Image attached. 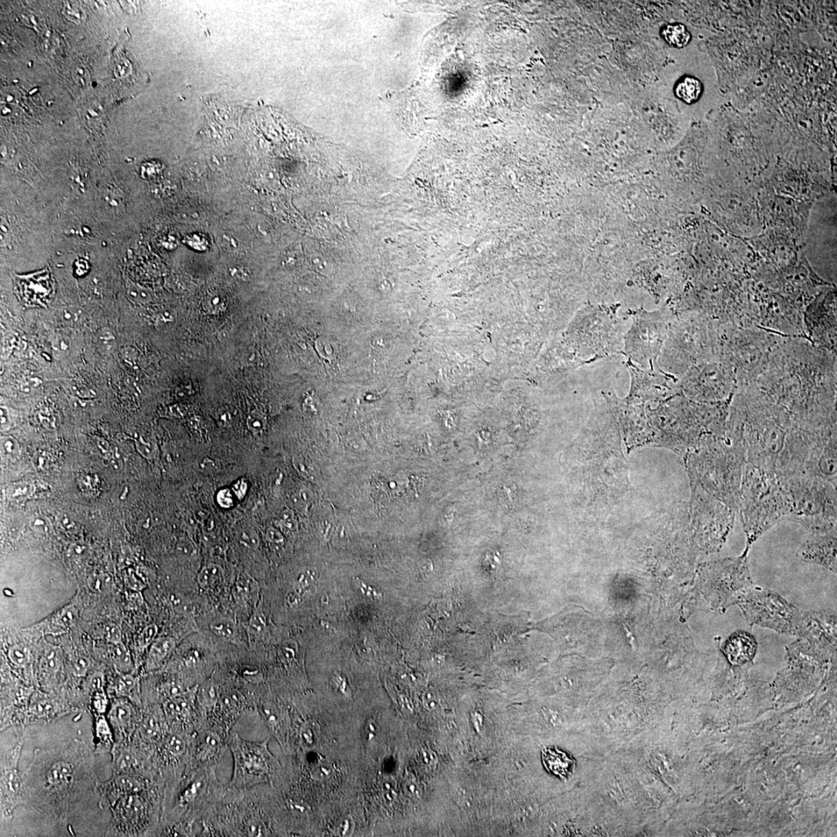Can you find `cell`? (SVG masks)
I'll return each mask as SVG.
<instances>
[{"label":"cell","mask_w":837,"mask_h":837,"mask_svg":"<svg viewBox=\"0 0 837 837\" xmlns=\"http://www.w3.org/2000/svg\"><path fill=\"white\" fill-rule=\"evenodd\" d=\"M583 757L578 762L573 755L556 747L545 748L541 753L546 771L564 782H569L574 778L579 783L580 767Z\"/></svg>","instance_id":"obj_22"},{"label":"cell","mask_w":837,"mask_h":837,"mask_svg":"<svg viewBox=\"0 0 837 837\" xmlns=\"http://www.w3.org/2000/svg\"><path fill=\"white\" fill-rule=\"evenodd\" d=\"M21 743L13 750L8 763L2 768L1 790L2 796L10 801L17 799L20 789V780L17 771V762L20 753Z\"/></svg>","instance_id":"obj_25"},{"label":"cell","mask_w":837,"mask_h":837,"mask_svg":"<svg viewBox=\"0 0 837 837\" xmlns=\"http://www.w3.org/2000/svg\"><path fill=\"white\" fill-rule=\"evenodd\" d=\"M95 706L99 712L104 711L106 706V701L103 694H101L95 701Z\"/></svg>","instance_id":"obj_53"},{"label":"cell","mask_w":837,"mask_h":837,"mask_svg":"<svg viewBox=\"0 0 837 837\" xmlns=\"http://www.w3.org/2000/svg\"><path fill=\"white\" fill-rule=\"evenodd\" d=\"M836 196L822 197L812 208L806 237L805 254L814 270L827 279L836 275Z\"/></svg>","instance_id":"obj_12"},{"label":"cell","mask_w":837,"mask_h":837,"mask_svg":"<svg viewBox=\"0 0 837 837\" xmlns=\"http://www.w3.org/2000/svg\"><path fill=\"white\" fill-rule=\"evenodd\" d=\"M74 771V765L69 762H54L47 771L45 788L54 793L72 788L75 778Z\"/></svg>","instance_id":"obj_23"},{"label":"cell","mask_w":837,"mask_h":837,"mask_svg":"<svg viewBox=\"0 0 837 837\" xmlns=\"http://www.w3.org/2000/svg\"><path fill=\"white\" fill-rule=\"evenodd\" d=\"M240 541L247 546V547H256L258 545V538L255 535L254 532L251 530L246 529L241 532Z\"/></svg>","instance_id":"obj_47"},{"label":"cell","mask_w":837,"mask_h":837,"mask_svg":"<svg viewBox=\"0 0 837 837\" xmlns=\"http://www.w3.org/2000/svg\"><path fill=\"white\" fill-rule=\"evenodd\" d=\"M578 784L636 836L658 834L660 824L641 780L633 764L619 751L604 757H583Z\"/></svg>","instance_id":"obj_2"},{"label":"cell","mask_w":837,"mask_h":837,"mask_svg":"<svg viewBox=\"0 0 837 837\" xmlns=\"http://www.w3.org/2000/svg\"><path fill=\"white\" fill-rule=\"evenodd\" d=\"M223 578L222 567L218 565L210 564L203 567L198 574L197 583L205 590H214L221 583Z\"/></svg>","instance_id":"obj_32"},{"label":"cell","mask_w":837,"mask_h":837,"mask_svg":"<svg viewBox=\"0 0 837 837\" xmlns=\"http://www.w3.org/2000/svg\"><path fill=\"white\" fill-rule=\"evenodd\" d=\"M209 627L211 633L219 639L235 644L241 643L237 623L230 617H217L210 623Z\"/></svg>","instance_id":"obj_29"},{"label":"cell","mask_w":837,"mask_h":837,"mask_svg":"<svg viewBox=\"0 0 837 837\" xmlns=\"http://www.w3.org/2000/svg\"><path fill=\"white\" fill-rule=\"evenodd\" d=\"M797 556L805 562L824 567L836 574V530L810 534L801 546Z\"/></svg>","instance_id":"obj_19"},{"label":"cell","mask_w":837,"mask_h":837,"mask_svg":"<svg viewBox=\"0 0 837 837\" xmlns=\"http://www.w3.org/2000/svg\"><path fill=\"white\" fill-rule=\"evenodd\" d=\"M266 537L269 542L277 544L282 543L284 540L283 537L279 532L274 528L268 530Z\"/></svg>","instance_id":"obj_50"},{"label":"cell","mask_w":837,"mask_h":837,"mask_svg":"<svg viewBox=\"0 0 837 837\" xmlns=\"http://www.w3.org/2000/svg\"><path fill=\"white\" fill-rule=\"evenodd\" d=\"M17 293L27 307H46L54 292V284L48 268L28 275H14Z\"/></svg>","instance_id":"obj_18"},{"label":"cell","mask_w":837,"mask_h":837,"mask_svg":"<svg viewBox=\"0 0 837 837\" xmlns=\"http://www.w3.org/2000/svg\"><path fill=\"white\" fill-rule=\"evenodd\" d=\"M97 732L98 736H101L102 738L103 737H104V738H108V737L110 736V728L108 725V722H106L104 719H101V720L98 721Z\"/></svg>","instance_id":"obj_51"},{"label":"cell","mask_w":837,"mask_h":837,"mask_svg":"<svg viewBox=\"0 0 837 837\" xmlns=\"http://www.w3.org/2000/svg\"><path fill=\"white\" fill-rule=\"evenodd\" d=\"M354 583H356V585L358 587L361 592H363L365 595H366L367 597L376 598V599H381L382 598V594L381 592L374 590V588H372V586H368L366 583H364L363 581H361L359 578H356V581H354Z\"/></svg>","instance_id":"obj_44"},{"label":"cell","mask_w":837,"mask_h":837,"mask_svg":"<svg viewBox=\"0 0 837 837\" xmlns=\"http://www.w3.org/2000/svg\"><path fill=\"white\" fill-rule=\"evenodd\" d=\"M8 656L10 662L17 666H24L29 661V654L24 648L20 646L10 648Z\"/></svg>","instance_id":"obj_37"},{"label":"cell","mask_w":837,"mask_h":837,"mask_svg":"<svg viewBox=\"0 0 837 837\" xmlns=\"http://www.w3.org/2000/svg\"><path fill=\"white\" fill-rule=\"evenodd\" d=\"M444 662V657L442 655H436L432 657V662H434V664L436 665L441 666Z\"/></svg>","instance_id":"obj_55"},{"label":"cell","mask_w":837,"mask_h":837,"mask_svg":"<svg viewBox=\"0 0 837 837\" xmlns=\"http://www.w3.org/2000/svg\"><path fill=\"white\" fill-rule=\"evenodd\" d=\"M175 647L176 643L172 637H160L155 640L147 653L145 671L151 673L162 669L172 657Z\"/></svg>","instance_id":"obj_24"},{"label":"cell","mask_w":837,"mask_h":837,"mask_svg":"<svg viewBox=\"0 0 837 837\" xmlns=\"http://www.w3.org/2000/svg\"><path fill=\"white\" fill-rule=\"evenodd\" d=\"M115 725L123 729H132L138 722L137 713L130 702L119 700L112 705L110 713Z\"/></svg>","instance_id":"obj_28"},{"label":"cell","mask_w":837,"mask_h":837,"mask_svg":"<svg viewBox=\"0 0 837 837\" xmlns=\"http://www.w3.org/2000/svg\"><path fill=\"white\" fill-rule=\"evenodd\" d=\"M261 785L231 789L212 805L202 821L201 836H268L275 834Z\"/></svg>","instance_id":"obj_7"},{"label":"cell","mask_w":837,"mask_h":837,"mask_svg":"<svg viewBox=\"0 0 837 837\" xmlns=\"http://www.w3.org/2000/svg\"><path fill=\"white\" fill-rule=\"evenodd\" d=\"M245 628L248 641L252 644L267 639L269 635L268 619L261 601L254 610Z\"/></svg>","instance_id":"obj_26"},{"label":"cell","mask_w":837,"mask_h":837,"mask_svg":"<svg viewBox=\"0 0 837 837\" xmlns=\"http://www.w3.org/2000/svg\"><path fill=\"white\" fill-rule=\"evenodd\" d=\"M423 702L428 711H434L438 706V700L435 693L427 692L423 696Z\"/></svg>","instance_id":"obj_49"},{"label":"cell","mask_w":837,"mask_h":837,"mask_svg":"<svg viewBox=\"0 0 837 837\" xmlns=\"http://www.w3.org/2000/svg\"><path fill=\"white\" fill-rule=\"evenodd\" d=\"M342 827H343L342 832V835L343 836L349 835V834H350L351 832L352 829H353L352 820H346L345 821H344Z\"/></svg>","instance_id":"obj_54"},{"label":"cell","mask_w":837,"mask_h":837,"mask_svg":"<svg viewBox=\"0 0 837 837\" xmlns=\"http://www.w3.org/2000/svg\"><path fill=\"white\" fill-rule=\"evenodd\" d=\"M77 616L78 611L73 605H68L59 609L51 618L48 619L44 629L45 633L52 634L66 633Z\"/></svg>","instance_id":"obj_27"},{"label":"cell","mask_w":837,"mask_h":837,"mask_svg":"<svg viewBox=\"0 0 837 837\" xmlns=\"http://www.w3.org/2000/svg\"><path fill=\"white\" fill-rule=\"evenodd\" d=\"M217 500L219 505L226 509L233 507L234 502L233 496L229 489H223L219 492Z\"/></svg>","instance_id":"obj_46"},{"label":"cell","mask_w":837,"mask_h":837,"mask_svg":"<svg viewBox=\"0 0 837 837\" xmlns=\"http://www.w3.org/2000/svg\"><path fill=\"white\" fill-rule=\"evenodd\" d=\"M89 664L85 657H78L73 662V669L75 676H85L89 669Z\"/></svg>","instance_id":"obj_41"},{"label":"cell","mask_w":837,"mask_h":837,"mask_svg":"<svg viewBox=\"0 0 837 837\" xmlns=\"http://www.w3.org/2000/svg\"><path fill=\"white\" fill-rule=\"evenodd\" d=\"M198 685L163 702L170 732L194 733L202 727L196 697Z\"/></svg>","instance_id":"obj_16"},{"label":"cell","mask_w":837,"mask_h":837,"mask_svg":"<svg viewBox=\"0 0 837 837\" xmlns=\"http://www.w3.org/2000/svg\"><path fill=\"white\" fill-rule=\"evenodd\" d=\"M113 646L115 648L112 650V657L117 668L123 673H129L132 669L131 657L129 650L123 643L115 644Z\"/></svg>","instance_id":"obj_35"},{"label":"cell","mask_w":837,"mask_h":837,"mask_svg":"<svg viewBox=\"0 0 837 837\" xmlns=\"http://www.w3.org/2000/svg\"><path fill=\"white\" fill-rule=\"evenodd\" d=\"M720 642L719 648L721 654L730 665L742 667L753 662L758 648L753 635L746 631L738 630L730 635L722 645Z\"/></svg>","instance_id":"obj_21"},{"label":"cell","mask_w":837,"mask_h":837,"mask_svg":"<svg viewBox=\"0 0 837 837\" xmlns=\"http://www.w3.org/2000/svg\"><path fill=\"white\" fill-rule=\"evenodd\" d=\"M224 301L219 296H209L205 300L203 307L210 314H217L224 308Z\"/></svg>","instance_id":"obj_39"},{"label":"cell","mask_w":837,"mask_h":837,"mask_svg":"<svg viewBox=\"0 0 837 837\" xmlns=\"http://www.w3.org/2000/svg\"><path fill=\"white\" fill-rule=\"evenodd\" d=\"M662 37L670 46L683 48L690 43L691 34L682 24L666 25L662 30Z\"/></svg>","instance_id":"obj_31"},{"label":"cell","mask_w":837,"mask_h":837,"mask_svg":"<svg viewBox=\"0 0 837 837\" xmlns=\"http://www.w3.org/2000/svg\"><path fill=\"white\" fill-rule=\"evenodd\" d=\"M117 691L120 696L139 701V679L131 674L124 673V675L119 678Z\"/></svg>","instance_id":"obj_34"},{"label":"cell","mask_w":837,"mask_h":837,"mask_svg":"<svg viewBox=\"0 0 837 837\" xmlns=\"http://www.w3.org/2000/svg\"><path fill=\"white\" fill-rule=\"evenodd\" d=\"M170 733L163 709L158 706L149 708L140 720L138 729L141 753L153 757Z\"/></svg>","instance_id":"obj_20"},{"label":"cell","mask_w":837,"mask_h":837,"mask_svg":"<svg viewBox=\"0 0 837 837\" xmlns=\"http://www.w3.org/2000/svg\"><path fill=\"white\" fill-rule=\"evenodd\" d=\"M662 312L641 310L634 314L633 322L623 338V352L629 361L643 370H653L661 353L671 325Z\"/></svg>","instance_id":"obj_14"},{"label":"cell","mask_w":837,"mask_h":837,"mask_svg":"<svg viewBox=\"0 0 837 837\" xmlns=\"http://www.w3.org/2000/svg\"><path fill=\"white\" fill-rule=\"evenodd\" d=\"M320 738V727L313 721H305L299 730V739L304 749L315 748Z\"/></svg>","instance_id":"obj_33"},{"label":"cell","mask_w":837,"mask_h":837,"mask_svg":"<svg viewBox=\"0 0 837 837\" xmlns=\"http://www.w3.org/2000/svg\"><path fill=\"white\" fill-rule=\"evenodd\" d=\"M159 628L155 624H150L146 627L140 633L138 638L139 646L142 648H145L153 643L157 636Z\"/></svg>","instance_id":"obj_36"},{"label":"cell","mask_w":837,"mask_h":837,"mask_svg":"<svg viewBox=\"0 0 837 837\" xmlns=\"http://www.w3.org/2000/svg\"><path fill=\"white\" fill-rule=\"evenodd\" d=\"M247 425L254 434H258L265 427V417L258 411H253L247 418Z\"/></svg>","instance_id":"obj_38"},{"label":"cell","mask_w":837,"mask_h":837,"mask_svg":"<svg viewBox=\"0 0 837 837\" xmlns=\"http://www.w3.org/2000/svg\"><path fill=\"white\" fill-rule=\"evenodd\" d=\"M45 669L48 671H52L58 669L59 660L57 658L56 652L54 650L50 652L44 658Z\"/></svg>","instance_id":"obj_48"},{"label":"cell","mask_w":837,"mask_h":837,"mask_svg":"<svg viewBox=\"0 0 837 837\" xmlns=\"http://www.w3.org/2000/svg\"><path fill=\"white\" fill-rule=\"evenodd\" d=\"M165 796L164 820L170 834L200 836L202 821L222 798L226 785L219 783L217 768L191 769L169 781Z\"/></svg>","instance_id":"obj_5"},{"label":"cell","mask_w":837,"mask_h":837,"mask_svg":"<svg viewBox=\"0 0 837 837\" xmlns=\"http://www.w3.org/2000/svg\"><path fill=\"white\" fill-rule=\"evenodd\" d=\"M103 683V677L101 673H96L95 675L91 678L90 685L95 690H101Z\"/></svg>","instance_id":"obj_52"},{"label":"cell","mask_w":837,"mask_h":837,"mask_svg":"<svg viewBox=\"0 0 837 837\" xmlns=\"http://www.w3.org/2000/svg\"><path fill=\"white\" fill-rule=\"evenodd\" d=\"M1 439H2V442H1L2 450H3L4 453H6V455L10 456V457L16 456L17 453H18V451H19V448H18L19 446L17 444V442L15 441V439H13L10 437H6V436L2 437Z\"/></svg>","instance_id":"obj_40"},{"label":"cell","mask_w":837,"mask_h":837,"mask_svg":"<svg viewBox=\"0 0 837 837\" xmlns=\"http://www.w3.org/2000/svg\"><path fill=\"white\" fill-rule=\"evenodd\" d=\"M749 552L744 549L738 557L719 558L702 566V581L706 583L702 593L711 610L725 613L755 585L750 572Z\"/></svg>","instance_id":"obj_10"},{"label":"cell","mask_w":837,"mask_h":837,"mask_svg":"<svg viewBox=\"0 0 837 837\" xmlns=\"http://www.w3.org/2000/svg\"><path fill=\"white\" fill-rule=\"evenodd\" d=\"M736 605L751 627L760 626L806 639H820L836 634V613L803 611L777 592L755 584L741 595Z\"/></svg>","instance_id":"obj_4"},{"label":"cell","mask_w":837,"mask_h":837,"mask_svg":"<svg viewBox=\"0 0 837 837\" xmlns=\"http://www.w3.org/2000/svg\"><path fill=\"white\" fill-rule=\"evenodd\" d=\"M105 638L112 645L122 643V632L115 625L108 626L105 628Z\"/></svg>","instance_id":"obj_45"},{"label":"cell","mask_w":837,"mask_h":837,"mask_svg":"<svg viewBox=\"0 0 837 837\" xmlns=\"http://www.w3.org/2000/svg\"><path fill=\"white\" fill-rule=\"evenodd\" d=\"M675 93L686 103H696L702 94V84L696 77L685 76L677 83Z\"/></svg>","instance_id":"obj_30"},{"label":"cell","mask_w":837,"mask_h":837,"mask_svg":"<svg viewBox=\"0 0 837 837\" xmlns=\"http://www.w3.org/2000/svg\"><path fill=\"white\" fill-rule=\"evenodd\" d=\"M732 407L742 423L748 464L778 477L805 473L812 434L788 409L774 399L753 393L740 395Z\"/></svg>","instance_id":"obj_1"},{"label":"cell","mask_w":837,"mask_h":837,"mask_svg":"<svg viewBox=\"0 0 837 837\" xmlns=\"http://www.w3.org/2000/svg\"><path fill=\"white\" fill-rule=\"evenodd\" d=\"M418 761H420L421 764L428 766V767H432V766H435L437 762V757L436 754L434 751H432L429 749L422 750L420 753H418Z\"/></svg>","instance_id":"obj_43"},{"label":"cell","mask_w":837,"mask_h":837,"mask_svg":"<svg viewBox=\"0 0 837 837\" xmlns=\"http://www.w3.org/2000/svg\"><path fill=\"white\" fill-rule=\"evenodd\" d=\"M792 501L777 475L763 468L745 465L738 513L746 535L745 549L750 550L759 538L776 525L789 521Z\"/></svg>","instance_id":"obj_6"},{"label":"cell","mask_w":837,"mask_h":837,"mask_svg":"<svg viewBox=\"0 0 837 837\" xmlns=\"http://www.w3.org/2000/svg\"><path fill=\"white\" fill-rule=\"evenodd\" d=\"M405 792L407 796L410 798L420 799L422 796V792L414 778H409L405 783Z\"/></svg>","instance_id":"obj_42"},{"label":"cell","mask_w":837,"mask_h":837,"mask_svg":"<svg viewBox=\"0 0 837 837\" xmlns=\"http://www.w3.org/2000/svg\"><path fill=\"white\" fill-rule=\"evenodd\" d=\"M623 324L609 311L586 308L573 324L574 350L585 365L623 352Z\"/></svg>","instance_id":"obj_9"},{"label":"cell","mask_w":837,"mask_h":837,"mask_svg":"<svg viewBox=\"0 0 837 837\" xmlns=\"http://www.w3.org/2000/svg\"><path fill=\"white\" fill-rule=\"evenodd\" d=\"M778 478L791 495L792 512L789 521L801 525L810 534L836 530V486L806 473Z\"/></svg>","instance_id":"obj_8"},{"label":"cell","mask_w":837,"mask_h":837,"mask_svg":"<svg viewBox=\"0 0 837 837\" xmlns=\"http://www.w3.org/2000/svg\"><path fill=\"white\" fill-rule=\"evenodd\" d=\"M269 740L268 737L261 742L248 741L232 732L229 749L233 769L226 787L231 789H246L268 784L273 788L282 767L278 758L268 749Z\"/></svg>","instance_id":"obj_11"},{"label":"cell","mask_w":837,"mask_h":837,"mask_svg":"<svg viewBox=\"0 0 837 837\" xmlns=\"http://www.w3.org/2000/svg\"><path fill=\"white\" fill-rule=\"evenodd\" d=\"M229 737L207 725L196 729L191 735L187 767L217 769L229 748Z\"/></svg>","instance_id":"obj_15"},{"label":"cell","mask_w":837,"mask_h":837,"mask_svg":"<svg viewBox=\"0 0 837 837\" xmlns=\"http://www.w3.org/2000/svg\"><path fill=\"white\" fill-rule=\"evenodd\" d=\"M256 711L275 739L278 741L284 752L290 749L291 733L293 720L288 708L280 699H276L268 694H262L256 704Z\"/></svg>","instance_id":"obj_17"},{"label":"cell","mask_w":837,"mask_h":837,"mask_svg":"<svg viewBox=\"0 0 837 837\" xmlns=\"http://www.w3.org/2000/svg\"><path fill=\"white\" fill-rule=\"evenodd\" d=\"M685 456L691 482L725 503L737 516L742 476L748 463L738 416L729 410L727 430L704 437Z\"/></svg>","instance_id":"obj_3"},{"label":"cell","mask_w":837,"mask_h":837,"mask_svg":"<svg viewBox=\"0 0 837 837\" xmlns=\"http://www.w3.org/2000/svg\"><path fill=\"white\" fill-rule=\"evenodd\" d=\"M690 514L692 529L698 539L700 550L712 554L721 550L732 532L736 515L725 503L706 493L697 483L691 482Z\"/></svg>","instance_id":"obj_13"}]
</instances>
